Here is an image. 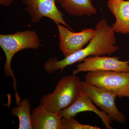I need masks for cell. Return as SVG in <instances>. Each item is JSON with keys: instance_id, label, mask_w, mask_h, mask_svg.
Wrapping results in <instances>:
<instances>
[{"instance_id": "obj_1", "label": "cell", "mask_w": 129, "mask_h": 129, "mask_svg": "<svg viewBox=\"0 0 129 129\" xmlns=\"http://www.w3.org/2000/svg\"><path fill=\"white\" fill-rule=\"evenodd\" d=\"M95 35L89 42L88 45L62 60L57 58H50L44 64L45 70L52 74L58 70L61 72L67 66L78 62H81L85 58L93 56L108 55H111L119 49L115 45V31L112 26L109 25L106 19H102L95 26Z\"/></svg>"}, {"instance_id": "obj_2", "label": "cell", "mask_w": 129, "mask_h": 129, "mask_svg": "<svg viewBox=\"0 0 129 129\" xmlns=\"http://www.w3.org/2000/svg\"><path fill=\"white\" fill-rule=\"evenodd\" d=\"M40 46V40L37 32L34 30L18 31L13 34L0 35V46L6 57L4 70L6 76L13 79V86L16 99L20 98L17 92V80L12 69V60L14 55L24 49L37 50Z\"/></svg>"}, {"instance_id": "obj_3", "label": "cell", "mask_w": 129, "mask_h": 129, "mask_svg": "<svg viewBox=\"0 0 129 129\" xmlns=\"http://www.w3.org/2000/svg\"><path fill=\"white\" fill-rule=\"evenodd\" d=\"M81 81L73 75L62 77L52 93L42 97L40 105L48 111L57 113L69 107L83 94Z\"/></svg>"}, {"instance_id": "obj_4", "label": "cell", "mask_w": 129, "mask_h": 129, "mask_svg": "<svg viewBox=\"0 0 129 129\" xmlns=\"http://www.w3.org/2000/svg\"><path fill=\"white\" fill-rule=\"evenodd\" d=\"M84 78L88 83L114 92L119 97H129V72L93 71L87 72Z\"/></svg>"}, {"instance_id": "obj_5", "label": "cell", "mask_w": 129, "mask_h": 129, "mask_svg": "<svg viewBox=\"0 0 129 129\" xmlns=\"http://www.w3.org/2000/svg\"><path fill=\"white\" fill-rule=\"evenodd\" d=\"M81 83L83 94L108 115L112 121L121 124L126 122L125 116L119 111L115 105L117 94L90 84L85 80L81 81Z\"/></svg>"}, {"instance_id": "obj_6", "label": "cell", "mask_w": 129, "mask_h": 129, "mask_svg": "<svg viewBox=\"0 0 129 129\" xmlns=\"http://www.w3.org/2000/svg\"><path fill=\"white\" fill-rule=\"evenodd\" d=\"M24 11L30 16L32 22L36 23L43 17L51 19L57 25L66 26L73 31L63 18V14L56 6L54 0H22Z\"/></svg>"}, {"instance_id": "obj_7", "label": "cell", "mask_w": 129, "mask_h": 129, "mask_svg": "<svg viewBox=\"0 0 129 129\" xmlns=\"http://www.w3.org/2000/svg\"><path fill=\"white\" fill-rule=\"evenodd\" d=\"M59 42L58 46L64 57L84 48L95 35V29L85 28L79 32H74L66 26L57 25Z\"/></svg>"}, {"instance_id": "obj_8", "label": "cell", "mask_w": 129, "mask_h": 129, "mask_svg": "<svg viewBox=\"0 0 129 129\" xmlns=\"http://www.w3.org/2000/svg\"><path fill=\"white\" fill-rule=\"evenodd\" d=\"M117 56L106 57L100 56L85 58L82 62L76 66L73 75H76L81 72L93 71H113L129 72V60L120 61Z\"/></svg>"}, {"instance_id": "obj_9", "label": "cell", "mask_w": 129, "mask_h": 129, "mask_svg": "<svg viewBox=\"0 0 129 129\" xmlns=\"http://www.w3.org/2000/svg\"><path fill=\"white\" fill-rule=\"evenodd\" d=\"M86 111L94 112L98 115L106 129H113L111 125L112 121L109 115L103 111H99L94 105L90 99L83 94L72 105L60 111L58 114L61 118L75 117L79 113Z\"/></svg>"}, {"instance_id": "obj_10", "label": "cell", "mask_w": 129, "mask_h": 129, "mask_svg": "<svg viewBox=\"0 0 129 129\" xmlns=\"http://www.w3.org/2000/svg\"><path fill=\"white\" fill-rule=\"evenodd\" d=\"M107 6L115 17L112 26L115 32L129 34V1L108 0Z\"/></svg>"}, {"instance_id": "obj_11", "label": "cell", "mask_w": 129, "mask_h": 129, "mask_svg": "<svg viewBox=\"0 0 129 129\" xmlns=\"http://www.w3.org/2000/svg\"><path fill=\"white\" fill-rule=\"evenodd\" d=\"M33 129H62L58 113L48 111L40 105L32 111Z\"/></svg>"}, {"instance_id": "obj_12", "label": "cell", "mask_w": 129, "mask_h": 129, "mask_svg": "<svg viewBox=\"0 0 129 129\" xmlns=\"http://www.w3.org/2000/svg\"><path fill=\"white\" fill-rule=\"evenodd\" d=\"M71 16L88 17L96 15V8L92 5L94 0H54Z\"/></svg>"}, {"instance_id": "obj_13", "label": "cell", "mask_w": 129, "mask_h": 129, "mask_svg": "<svg viewBox=\"0 0 129 129\" xmlns=\"http://www.w3.org/2000/svg\"><path fill=\"white\" fill-rule=\"evenodd\" d=\"M30 102L23 99L12 109L11 112L19 119V129H33L32 126V113H30Z\"/></svg>"}, {"instance_id": "obj_14", "label": "cell", "mask_w": 129, "mask_h": 129, "mask_svg": "<svg viewBox=\"0 0 129 129\" xmlns=\"http://www.w3.org/2000/svg\"><path fill=\"white\" fill-rule=\"evenodd\" d=\"M73 117L62 118V129H101L100 127L79 123Z\"/></svg>"}, {"instance_id": "obj_15", "label": "cell", "mask_w": 129, "mask_h": 129, "mask_svg": "<svg viewBox=\"0 0 129 129\" xmlns=\"http://www.w3.org/2000/svg\"><path fill=\"white\" fill-rule=\"evenodd\" d=\"M14 0H0V5L8 7L12 4Z\"/></svg>"}]
</instances>
